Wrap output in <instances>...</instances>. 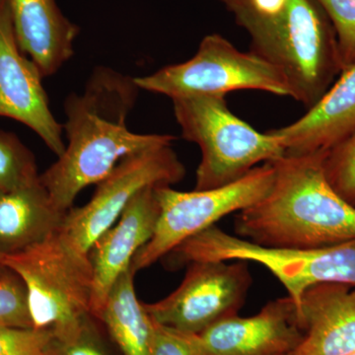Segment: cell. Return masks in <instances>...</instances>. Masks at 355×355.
Listing matches in <instances>:
<instances>
[{
    "label": "cell",
    "instance_id": "5b68a950",
    "mask_svg": "<svg viewBox=\"0 0 355 355\" xmlns=\"http://www.w3.org/2000/svg\"><path fill=\"white\" fill-rule=\"evenodd\" d=\"M3 263L22 279L33 328L62 338L76 333L91 315L93 273L89 257L55 232Z\"/></svg>",
    "mask_w": 355,
    "mask_h": 355
},
{
    "label": "cell",
    "instance_id": "7402d4cb",
    "mask_svg": "<svg viewBox=\"0 0 355 355\" xmlns=\"http://www.w3.org/2000/svg\"><path fill=\"white\" fill-rule=\"evenodd\" d=\"M335 29L343 70L355 64V0H317Z\"/></svg>",
    "mask_w": 355,
    "mask_h": 355
},
{
    "label": "cell",
    "instance_id": "6da1fadb",
    "mask_svg": "<svg viewBox=\"0 0 355 355\" xmlns=\"http://www.w3.org/2000/svg\"><path fill=\"white\" fill-rule=\"evenodd\" d=\"M139 90L132 77L100 67L80 94L67 96L62 125L67 144L64 153L40 174L58 209L69 211L83 189L100 183L127 156L176 140L171 135L128 130Z\"/></svg>",
    "mask_w": 355,
    "mask_h": 355
},
{
    "label": "cell",
    "instance_id": "d4e9b609",
    "mask_svg": "<svg viewBox=\"0 0 355 355\" xmlns=\"http://www.w3.org/2000/svg\"><path fill=\"white\" fill-rule=\"evenodd\" d=\"M93 316L67 338H51L46 355H110L96 329Z\"/></svg>",
    "mask_w": 355,
    "mask_h": 355
},
{
    "label": "cell",
    "instance_id": "83f0119b",
    "mask_svg": "<svg viewBox=\"0 0 355 355\" xmlns=\"http://www.w3.org/2000/svg\"><path fill=\"white\" fill-rule=\"evenodd\" d=\"M349 355H355V352H352V354H350Z\"/></svg>",
    "mask_w": 355,
    "mask_h": 355
},
{
    "label": "cell",
    "instance_id": "ac0fdd59",
    "mask_svg": "<svg viewBox=\"0 0 355 355\" xmlns=\"http://www.w3.org/2000/svg\"><path fill=\"white\" fill-rule=\"evenodd\" d=\"M135 275L130 268L116 280L97 320L123 355H153V321L137 298Z\"/></svg>",
    "mask_w": 355,
    "mask_h": 355
},
{
    "label": "cell",
    "instance_id": "4316f807",
    "mask_svg": "<svg viewBox=\"0 0 355 355\" xmlns=\"http://www.w3.org/2000/svg\"><path fill=\"white\" fill-rule=\"evenodd\" d=\"M7 268L4 266L3 263V254H0V277L6 272Z\"/></svg>",
    "mask_w": 355,
    "mask_h": 355
},
{
    "label": "cell",
    "instance_id": "7a4b0ae2",
    "mask_svg": "<svg viewBox=\"0 0 355 355\" xmlns=\"http://www.w3.org/2000/svg\"><path fill=\"white\" fill-rule=\"evenodd\" d=\"M327 155H286L272 161L266 197L235 217L236 234L261 246L319 249L355 241V207L327 179Z\"/></svg>",
    "mask_w": 355,
    "mask_h": 355
},
{
    "label": "cell",
    "instance_id": "4fadbf2b",
    "mask_svg": "<svg viewBox=\"0 0 355 355\" xmlns=\"http://www.w3.org/2000/svg\"><path fill=\"white\" fill-rule=\"evenodd\" d=\"M156 186L142 189L118 220L91 247L93 291L91 315L97 319L116 280L132 265L135 254L153 238L160 214Z\"/></svg>",
    "mask_w": 355,
    "mask_h": 355
},
{
    "label": "cell",
    "instance_id": "d6986e66",
    "mask_svg": "<svg viewBox=\"0 0 355 355\" xmlns=\"http://www.w3.org/2000/svg\"><path fill=\"white\" fill-rule=\"evenodd\" d=\"M34 154L13 132L0 130V191H8L38 179Z\"/></svg>",
    "mask_w": 355,
    "mask_h": 355
},
{
    "label": "cell",
    "instance_id": "ffe728a7",
    "mask_svg": "<svg viewBox=\"0 0 355 355\" xmlns=\"http://www.w3.org/2000/svg\"><path fill=\"white\" fill-rule=\"evenodd\" d=\"M324 170L336 193L355 207V133L327 154Z\"/></svg>",
    "mask_w": 355,
    "mask_h": 355
},
{
    "label": "cell",
    "instance_id": "ba28073f",
    "mask_svg": "<svg viewBox=\"0 0 355 355\" xmlns=\"http://www.w3.org/2000/svg\"><path fill=\"white\" fill-rule=\"evenodd\" d=\"M140 90L175 98L225 96L236 90H259L291 97L277 67L253 51L244 53L218 34L207 35L187 62L135 77Z\"/></svg>",
    "mask_w": 355,
    "mask_h": 355
},
{
    "label": "cell",
    "instance_id": "30bf717a",
    "mask_svg": "<svg viewBox=\"0 0 355 355\" xmlns=\"http://www.w3.org/2000/svg\"><path fill=\"white\" fill-rule=\"evenodd\" d=\"M252 284L248 261L190 263L176 291L144 308L155 323L198 335L216 322L237 315Z\"/></svg>",
    "mask_w": 355,
    "mask_h": 355
},
{
    "label": "cell",
    "instance_id": "8992f818",
    "mask_svg": "<svg viewBox=\"0 0 355 355\" xmlns=\"http://www.w3.org/2000/svg\"><path fill=\"white\" fill-rule=\"evenodd\" d=\"M177 263L203 261H254L268 268L288 292L296 308L311 286L322 282L355 286V241L319 249L266 247L214 225L171 252Z\"/></svg>",
    "mask_w": 355,
    "mask_h": 355
},
{
    "label": "cell",
    "instance_id": "e0dca14e",
    "mask_svg": "<svg viewBox=\"0 0 355 355\" xmlns=\"http://www.w3.org/2000/svg\"><path fill=\"white\" fill-rule=\"evenodd\" d=\"M65 214L55 207L40 177L0 191V254L18 253L50 237L62 227Z\"/></svg>",
    "mask_w": 355,
    "mask_h": 355
},
{
    "label": "cell",
    "instance_id": "9c48e42d",
    "mask_svg": "<svg viewBox=\"0 0 355 355\" xmlns=\"http://www.w3.org/2000/svg\"><path fill=\"white\" fill-rule=\"evenodd\" d=\"M186 169L172 144L153 147L127 156L97 184L87 203L65 214L58 233L69 246L88 256L91 247L116 223L128 203L149 186L178 184Z\"/></svg>",
    "mask_w": 355,
    "mask_h": 355
},
{
    "label": "cell",
    "instance_id": "277c9868",
    "mask_svg": "<svg viewBox=\"0 0 355 355\" xmlns=\"http://www.w3.org/2000/svg\"><path fill=\"white\" fill-rule=\"evenodd\" d=\"M172 102L182 137L202 151L195 190L234 183L261 163L286 155L275 133L258 132L235 116L225 96H191Z\"/></svg>",
    "mask_w": 355,
    "mask_h": 355
},
{
    "label": "cell",
    "instance_id": "7c38bea8",
    "mask_svg": "<svg viewBox=\"0 0 355 355\" xmlns=\"http://www.w3.org/2000/svg\"><path fill=\"white\" fill-rule=\"evenodd\" d=\"M302 336L297 308L287 296L270 301L254 316L222 319L193 340L202 355H286Z\"/></svg>",
    "mask_w": 355,
    "mask_h": 355
},
{
    "label": "cell",
    "instance_id": "44dd1931",
    "mask_svg": "<svg viewBox=\"0 0 355 355\" xmlns=\"http://www.w3.org/2000/svg\"><path fill=\"white\" fill-rule=\"evenodd\" d=\"M0 327L33 328L27 291L9 268L0 277Z\"/></svg>",
    "mask_w": 355,
    "mask_h": 355
},
{
    "label": "cell",
    "instance_id": "2e32d148",
    "mask_svg": "<svg viewBox=\"0 0 355 355\" xmlns=\"http://www.w3.org/2000/svg\"><path fill=\"white\" fill-rule=\"evenodd\" d=\"M21 50L44 78L57 73L74 55L78 26L65 17L57 0H8Z\"/></svg>",
    "mask_w": 355,
    "mask_h": 355
},
{
    "label": "cell",
    "instance_id": "9a60e30c",
    "mask_svg": "<svg viewBox=\"0 0 355 355\" xmlns=\"http://www.w3.org/2000/svg\"><path fill=\"white\" fill-rule=\"evenodd\" d=\"M302 340L286 355H349L355 352V286L322 282L298 308Z\"/></svg>",
    "mask_w": 355,
    "mask_h": 355
},
{
    "label": "cell",
    "instance_id": "5bb4252c",
    "mask_svg": "<svg viewBox=\"0 0 355 355\" xmlns=\"http://www.w3.org/2000/svg\"><path fill=\"white\" fill-rule=\"evenodd\" d=\"M270 132L287 155H327L349 139L355 133V64L340 72L304 116Z\"/></svg>",
    "mask_w": 355,
    "mask_h": 355
},
{
    "label": "cell",
    "instance_id": "3957f363",
    "mask_svg": "<svg viewBox=\"0 0 355 355\" xmlns=\"http://www.w3.org/2000/svg\"><path fill=\"white\" fill-rule=\"evenodd\" d=\"M249 35L250 51L279 70L307 109L343 71L335 29L317 0H289L286 12Z\"/></svg>",
    "mask_w": 355,
    "mask_h": 355
},
{
    "label": "cell",
    "instance_id": "603a6c76",
    "mask_svg": "<svg viewBox=\"0 0 355 355\" xmlns=\"http://www.w3.org/2000/svg\"><path fill=\"white\" fill-rule=\"evenodd\" d=\"M248 33L279 18L289 0H218Z\"/></svg>",
    "mask_w": 355,
    "mask_h": 355
},
{
    "label": "cell",
    "instance_id": "cb8c5ba5",
    "mask_svg": "<svg viewBox=\"0 0 355 355\" xmlns=\"http://www.w3.org/2000/svg\"><path fill=\"white\" fill-rule=\"evenodd\" d=\"M51 338L49 331L0 327V355H46Z\"/></svg>",
    "mask_w": 355,
    "mask_h": 355
},
{
    "label": "cell",
    "instance_id": "52a82bcc",
    "mask_svg": "<svg viewBox=\"0 0 355 355\" xmlns=\"http://www.w3.org/2000/svg\"><path fill=\"white\" fill-rule=\"evenodd\" d=\"M273 180L275 169L266 162L234 183L210 190L179 191L170 184H158L157 225L153 238L133 257L130 268L135 273L146 270L224 216L258 202L270 191Z\"/></svg>",
    "mask_w": 355,
    "mask_h": 355
},
{
    "label": "cell",
    "instance_id": "484cf974",
    "mask_svg": "<svg viewBox=\"0 0 355 355\" xmlns=\"http://www.w3.org/2000/svg\"><path fill=\"white\" fill-rule=\"evenodd\" d=\"M153 355L202 354L196 345L193 335L182 333L153 321Z\"/></svg>",
    "mask_w": 355,
    "mask_h": 355
},
{
    "label": "cell",
    "instance_id": "8fae6325",
    "mask_svg": "<svg viewBox=\"0 0 355 355\" xmlns=\"http://www.w3.org/2000/svg\"><path fill=\"white\" fill-rule=\"evenodd\" d=\"M44 77L21 50L8 0H0V118L19 121L36 133L60 157L64 153V128L51 113Z\"/></svg>",
    "mask_w": 355,
    "mask_h": 355
}]
</instances>
